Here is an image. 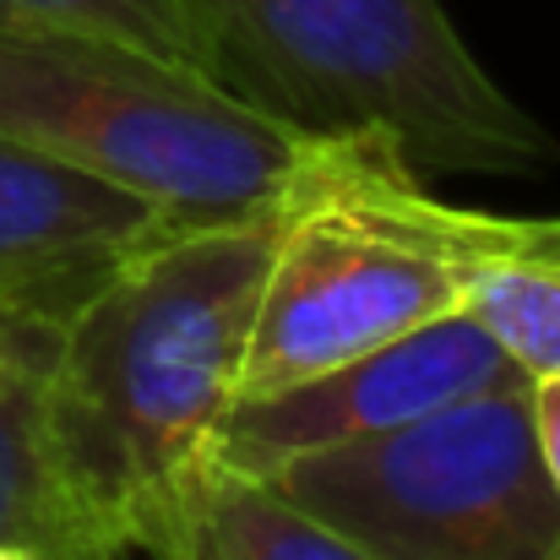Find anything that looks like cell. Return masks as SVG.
I'll return each instance as SVG.
<instances>
[{
    "label": "cell",
    "instance_id": "3",
    "mask_svg": "<svg viewBox=\"0 0 560 560\" xmlns=\"http://www.w3.org/2000/svg\"><path fill=\"white\" fill-rule=\"evenodd\" d=\"M0 142L88 170L196 229L283 207L327 137L126 38L0 33Z\"/></svg>",
    "mask_w": 560,
    "mask_h": 560
},
{
    "label": "cell",
    "instance_id": "4",
    "mask_svg": "<svg viewBox=\"0 0 560 560\" xmlns=\"http://www.w3.org/2000/svg\"><path fill=\"white\" fill-rule=\"evenodd\" d=\"M371 560H550L560 501L534 446L528 375L267 474Z\"/></svg>",
    "mask_w": 560,
    "mask_h": 560
},
{
    "label": "cell",
    "instance_id": "2",
    "mask_svg": "<svg viewBox=\"0 0 560 560\" xmlns=\"http://www.w3.org/2000/svg\"><path fill=\"white\" fill-rule=\"evenodd\" d=\"M207 71L316 137L375 131L419 175H545L556 137L441 0H190Z\"/></svg>",
    "mask_w": 560,
    "mask_h": 560
},
{
    "label": "cell",
    "instance_id": "10",
    "mask_svg": "<svg viewBox=\"0 0 560 560\" xmlns=\"http://www.w3.org/2000/svg\"><path fill=\"white\" fill-rule=\"evenodd\" d=\"M0 33H98L207 71V38L190 0H0Z\"/></svg>",
    "mask_w": 560,
    "mask_h": 560
},
{
    "label": "cell",
    "instance_id": "7",
    "mask_svg": "<svg viewBox=\"0 0 560 560\" xmlns=\"http://www.w3.org/2000/svg\"><path fill=\"white\" fill-rule=\"evenodd\" d=\"M44 375L0 381V545L44 560H126L60 468Z\"/></svg>",
    "mask_w": 560,
    "mask_h": 560
},
{
    "label": "cell",
    "instance_id": "9",
    "mask_svg": "<svg viewBox=\"0 0 560 560\" xmlns=\"http://www.w3.org/2000/svg\"><path fill=\"white\" fill-rule=\"evenodd\" d=\"M463 311L479 316V327L528 381L560 375V261L506 256L479 267Z\"/></svg>",
    "mask_w": 560,
    "mask_h": 560
},
{
    "label": "cell",
    "instance_id": "11",
    "mask_svg": "<svg viewBox=\"0 0 560 560\" xmlns=\"http://www.w3.org/2000/svg\"><path fill=\"white\" fill-rule=\"evenodd\" d=\"M55 343H60V327L33 322L22 311H0V381L49 371L55 365Z\"/></svg>",
    "mask_w": 560,
    "mask_h": 560
},
{
    "label": "cell",
    "instance_id": "1",
    "mask_svg": "<svg viewBox=\"0 0 560 560\" xmlns=\"http://www.w3.org/2000/svg\"><path fill=\"white\" fill-rule=\"evenodd\" d=\"M283 207L170 229L60 327L44 375L60 468L115 550L159 556L240 397Z\"/></svg>",
    "mask_w": 560,
    "mask_h": 560
},
{
    "label": "cell",
    "instance_id": "13",
    "mask_svg": "<svg viewBox=\"0 0 560 560\" xmlns=\"http://www.w3.org/2000/svg\"><path fill=\"white\" fill-rule=\"evenodd\" d=\"M0 560H44V556H33V550H16V545H0Z\"/></svg>",
    "mask_w": 560,
    "mask_h": 560
},
{
    "label": "cell",
    "instance_id": "12",
    "mask_svg": "<svg viewBox=\"0 0 560 560\" xmlns=\"http://www.w3.org/2000/svg\"><path fill=\"white\" fill-rule=\"evenodd\" d=\"M528 413H534V446H539V463H545L550 490H556V501H560V375L528 381Z\"/></svg>",
    "mask_w": 560,
    "mask_h": 560
},
{
    "label": "cell",
    "instance_id": "6",
    "mask_svg": "<svg viewBox=\"0 0 560 560\" xmlns=\"http://www.w3.org/2000/svg\"><path fill=\"white\" fill-rule=\"evenodd\" d=\"M180 229L88 170L0 142V311L66 327L137 250Z\"/></svg>",
    "mask_w": 560,
    "mask_h": 560
},
{
    "label": "cell",
    "instance_id": "14",
    "mask_svg": "<svg viewBox=\"0 0 560 560\" xmlns=\"http://www.w3.org/2000/svg\"><path fill=\"white\" fill-rule=\"evenodd\" d=\"M550 560H560V545H556V556H550Z\"/></svg>",
    "mask_w": 560,
    "mask_h": 560
},
{
    "label": "cell",
    "instance_id": "5",
    "mask_svg": "<svg viewBox=\"0 0 560 560\" xmlns=\"http://www.w3.org/2000/svg\"><path fill=\"white\" fill-rule=\"evenodd\" d=\"M506 381H523L506 349L479 327V316L452 311L283 392L234 402L212 435L207 463L267 479L305 452L413 424L446 402L495 392Z\"/></svg>",
    "mask_w": 560,
    "mask_h": 560
},
{
    "label": "cell",
    "instance_id": "8",
    "mask_svg": "<svg viewBox=\"0 0 560 560\" xmlns=\"http://www.w3.org/2000/svg\"><path fill=\"white\" fill-rule=\"evenodd\" d=\"M153 560H371L338 528L294 506L272 479L212 468L190 485Z\"/></svg>",
    "mask_w": 560,
    "mask_h": 560
}]
</instances>
